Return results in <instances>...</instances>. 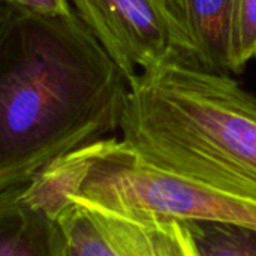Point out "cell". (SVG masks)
I'll return each instance as SVG.
<instances>
[{
  "mask_svg": "<svg viewBox=\"0 0 256 256\" xmlns=\"http://www.w3.org/2000/svg\"><path fill=\"white\" fill-rule=\"evenodd\" d=\"M2 3L48 16H66L74 14L69 0H2Z\"/></svg>",
  "mask_w": 256,
  "mask_h": 256,
  "instance_id": "11",
  "label": "cell"
},
{
  "mask_svg": "<svg viewBox=\"0 0 256 256\" xmlns=\"http://www.w3.org/2000/svg\"><path fill=\"white\" fill-rule=\"evenodd\" d=\"M98 141L66 153L39 170L22 184V201L57 222L78 196L96 156Z\"/></svg>",
  "mask_w": 256,
  "mask_h": 256,
  "instance_id": "7",
  "label": "cell"
},
{
  "mask_svg": "<svg viewBox=\"0 0 256 256\" xmlns=\"http://www.w3.org/2000/svg\"><path fill=\"white\" fill-rule=\"evenodd\" d=\"M180 62L230 72L231 0H156Z\"/></svg>",
  "mask_w": 256,
  "mask_h": 256,
  "instance_id": "5",
  "label": "cell"
},
{
  "mask_svg": "<svg viewBox=\"0 0 256 256\" xmlns=\"http://www.w3.org/2000/svg\"><path fill=\"white\" fill-rule=\"evenodd\" d=\"M230 72L240 74L256 58V0H231Z\"/></svg>",
  "mask_w": 256,
  "mask_h": 256,
  "instance_id": "10",
  "label": "cell"
},
{
  "mask_svg": "<svg viewBox=\"0 0 256 256\" xmlns=\"http://www.w3.org/2000/svg\"><path fill=\"white\" fill-rule=\"evenodd\" d=\"M57 224L64 237L66 256H117L82 206L74 202Z\"/></svg>",
  "mask_w": 256,
  "mask_h": 256,
  "instance_id": "9",
  "label": "cell"
},
{
  "mask_svg": "<svg viewBox=\"0 0 256 256\" xmlns=\"http://www.w3.org/2000/svg\"><path fill=\"white\" fill-rule=\"evenodd\" d=\"M120 129L147 164L256 200V98L228 74L178 60L138 72Z\"/></svg>",
  "mask_w": 256,
  "mask_h": 256,
  "instance_id": "2",
  "label": "cell"
},
{
  "mask_svg": "<svg viewBox=\"0 0 256 256\" xmlns=\"http://www.w3.org/2000/svg\"><path fill=\"white\" fill-rule=\"evenodd\" d=\"M129 82L74 12L0 3V188L120 128Z\"/></svg>",
  "mask_w": 256,
  "mask_h": 256,
  "instance_id": "1",
  "label": "cell"
},
{
  "mask_svg": "<svg viewBox=\"0 0 256 256\" xmlns=\"http://www.w3.org/2000/svg\"><path fill=\"white\" fill-rule=\"evenodd\" d=\"M183 224L201 256H256V230L210 222Z\"/></svg>",
  "mask_w": 256,
  "mask_h": 256,
  "instance_id": "8",
  "label": "cell"
},
{
  "mask_svg": "<svg viewBox=\"0 0 256 256\" xmlns=\"http://www.w3.org/2000/svg\"><path fill=\"white\" fill-rule=\"evenodd\" d=\"M74 12L123 72L128 82L138 70L178 60L156 0H69Z\"/></svg>",
  "mask_w": 256,
  "mask_h": 256,
  "instance_id": "4",
  "label": "cell"
},
{
  "mask_svg": "<svg viewBox=\"0 0 256 256\" xmlns=\"http://www.w3.org/2000/svg\"><path fill=\"white\" fill-rule=\"evenodd\" d=\"M21 189L0 188V256H66L58 224L28 207Z\"/></svg>",
  "mask_w": 256,
  "mask_h": 256,
  "instance_id": "6",
  "label": "cell"
},
{
  "mask_svg": "<svg viewBox=\"0 0 256 256\" xmlns=\"http://www.w3.org/2000/svg\"><path fill=\"white\" fill-rule=\"evenodd\" d=\"M74 202L130 219L256 230V200L165 172L114 138L98 141L96 156Z\"/></svg>",
  "mask_w": 256,
  "mask_h": 256,
  "instance_id": "3",
  "label": "cell"
},
{
  "mask_svg": "<svg viewBox=\"0 0 256 256\" xmlns=\"http://www.w3.org/2000/svg\"><path fill=\"white\" fill-rule=\"evenodd\" d=\"M0 3H2V0H0Z\"/></svg>",
  "mask_w": 256,
  "mask_h": 256,
  "instance_id": "12",
  "label": "cell"
}]
</instances>
